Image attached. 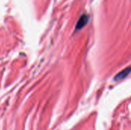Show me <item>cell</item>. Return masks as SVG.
<instances>
[{
	"label": "cell",
	"mask_w": 131,
	"mask_h": 130,
	"mask_svg": "<svg viewBox=\"0 0 131 130\" xmlns=\"http://www.w3.org/2000/svg\"><path fill=\"white\" fill-rule=\"evenodd\" d=\"M131 71V67H127L126 68L125 70H122L121 72H120L119 74H117V76L115 77V80H122L124 79V77H126Z\"/></svg>",
	"instance_id": "cell-2"
},
{
	"label": "cell",
	"mask_w": 131,
	"mask_h": 130,
	"mask_svg": "<svg viewBox=\"0 0 131 130\" xmlns=\"http://www.w3.org/2000/svg\"><path fill=\"white\" fill-rule=\"evenodd\" d=\"M88 18H89V17H88V15H86V14L81 15V16L80 17L78 21L77 25H76V29H77V30H79V29L82 28L83 27H84V26L87 25L88 21Z\"/></svg>",
	"instance_id": "cell-1"
}]
</instances>
